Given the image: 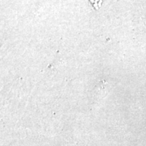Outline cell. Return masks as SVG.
Instances as JSON below:
<instances>
[{
	"instance_id": "6da1fadb",
	"label": "cell",
	"mask_w": 146,
	"mask_h": 146,
	"mask_svg": "<svg viewBox=\"0 0 146 146\" xmlns=\"http://www.w3.org/2000/svg\"><path fill=\"white\" fill-rule=\"evenodd\" d=\"M96 10H99L102 5V0H89Z\"/></svg>"
}]
</instances>
